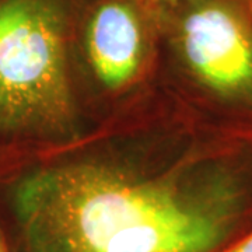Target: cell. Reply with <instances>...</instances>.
Returning a JSON list of instances; mask_svg holds the SVG:
<instances>
[{"label": "cell", "mask_w": 252, "mask_h": 252, "mask_svg": "<svg viewBox=\"0 0 252 252\" xmlns=\"http://www.w3.org/2000/svg\"><path fill=\"white\" fill-rule=\"evenodd\" d=\"M11 206L24 252H219L252 228V127L81 136L18 178Z\"/></svg>", "instance_id": "6da1fadb"}, {"label": "cell", "mask_w": 252, "mask_h": 252, "mask_svg": "<svg viewBox=\"0 0 252 252\" xmlns=\"http://www.w3.org/2000/svg\"><path fill=\"white\" fill-rule=\"evenodd\" d=\"M70 0H0V139L63 147L81 137Z\"/></svg>", "instance_id": "7a4b0ae2"}, {"label": "cell", "mask_w": 252, "mask_h": 252, "mask_svg": "<svg viewBox=\"0 0 252 252\" xmlns=\"http://www.w3.org/2000/svg\"><path fill=\"white\" fill-rule=\"evenodd\" d=\"M174 24L182 70L202 97L252 127V13L247 0H184Z\"/></svg>", "instance_id": "3957f363"}, {"label": "cell", "mask_w": 252, "mask_h": 252, "mask_svg": "<svg viewBox=\"0 0 252 252\" xmlns=\"http://www.w3.org/2000/svg\"><path fill=\"white\" fill-rule=\"evenodd\" d=\"M135 0H97L83 27V54L102 93L122 95L143 80L152 59L150 28Z\"/></svg>", "instance_id": "277c9868"}, {"label": "cell", "mask_w": 252, "mask_h": 252, "mask_svg": "<svg viewBox=\"0 0 252 252\" xmlns=\"http://www.w3.org/2000/svg\"><path fill=\"white\" fill-rule=\"evenodd\" d=\"M219 252H252V228Z\"/></svg>", "instance_id": "5b68a950"}, {"label": "cell", "mask_w": 252, "mask_h": 252, "mask_svg": "<svg viewBox=\"0 0 252 252\" xmlns=\"http://www.w3.org/2000/svg\"><path fill=\"white\" fill-rule=\"evenodd\" d=\"M142 7L152 10H172L184 0H135Z\"/></svg>", "instance_id": "8992f818"}, {"label": "cell", "mask_w": 252, "mask_h": 252, "mask_svg": "<svg viewBox=\"0 0 252 252\" xmlns=\"http://www.w3.org/2000/svg\"><path fill=\"white\" fill-rule=\"evenodd\" d=\"M0 252H9V248H7V244L4 241V237L0 231Z\"/></svg>", "instance_id": "52a82bcc"}, {"label": "cell", "mask_w": 252, "mask_h": 252, "mask_svg": "<svg viewBox=\"0 0 252 252\" xmlns=\"http://www.w3.org/2000/svg\"><path fill=\"white\" fill-rule=\"evenodd\" d=\"M248 1V6H250V10H251V13H252V0H247Z\"/></svg>", "instance_id": "ba28073f"}]
</instances>
